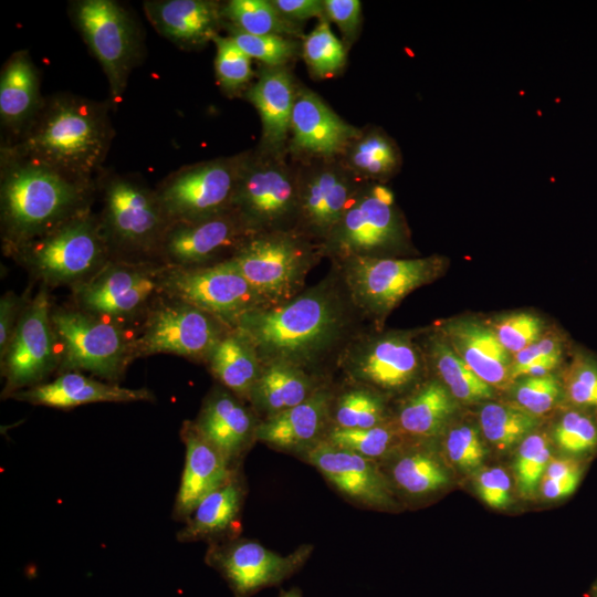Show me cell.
I'll return each instance as SVG.
<instances>
[{"instance_id":"6da1fadb","label":"cell","mask_w":597,"mask_h":597,"mask_svg":"<svg viewBox=\"0 0 597 597\" xmlns=\"http://www.w3.org/2000/svg\"><path fill=\"white\" fill-rule=\"evenodd\" d=\"M368 326L332 263L318 283L291 301L252 310L233 324L262 365L283 363L324 380H334L346 347Z\"/></svg>"},{"instance_id":"7a4b0ae2","label":"cell","mask_w":597,"mask_h":597,"mask_svg":"<svg viewBox=\"0 0 597 597\" xmlns=\"http://www.w3.org/2000/svg\"><path fill=\"white\" fill-rule=\"evenodd\" d=\"M111 125L97 103L71 95L44 102L9 156L87 185L105 158Z\"/></svg>"},{"instance_id":"3957f363","label":"cell","mask_w":597,"mask_h":597,"mask_svg":"<svg viewBox=\"0 0 597 597\" xmlns=\"http://www.w3.org/2000/svg\"><path fill=\"white\" fill-rule=\"evenodd\" d=\"M1 179V222L11 250L87 209L88 186L44 166L11 158Z\"/></svg>"},{"instance_id":"277c9868","label":"cell","mask_w":597,"mask_h":597,"mask_svg":"<svg viewBox=\"0 0 597 597\" xmlns=\"http://www.w3.org/2000/svg\"><path fill=\"white\" fill-rule=\"evenodd\" d=\"M323 259L413 258L417 251L394 191L367 182L328 238L320 245Z\"/></svg>"},{"instance_id":"5b68a950","label":"cell","mask_w":597,"mask_h":597,"mask_svg":"<svg viewBox=\"0 0 597 597\" xmlns=\"http://www.w3.org/2000/svg\"><path fill=\"white\" fill-rule=\"evenodd\" d=\"M11 252L48 287H74L111 261L102 222L88 209Z\"/></svg>"},{"instance_id":"8992f818","label":"cell","mask_w":597,"mask_h":597,"mask_svg":"<svg viewBox=\"0 0 597 597\" xmlns=\"http://www.w3.org/2000/svg\"><path fill=\"white\" fill-rule=\"evenodd\" d=\"M421 331L376 329L371 325L346 347L339 377L373 388L386 397L412 391L429 370Z\"/></svg>"},{"instance_id":"52a82bcc","label":"cell","mask_w":597,"mask_h":597,"mask_svg":"<svg viewBox=\"0 0 597 597\" xmlns=\"http://www.w3.org/2000/svg\"><path fill=\"white\" fill-rule=\"evenodd\" d=\"M367 322L384 329L389 314L415 290L438 280L448 260L433 254L413 258H349L332 261Z\"/></svg>"},{"instance_id":"ba28073f","label":"cell","mask_w":597,"mask_h":597,"mask_svg":"<svg viewBox=\"0 0 597 597\" xmlns=\"http://www.w3.org/2000/svg\"><path fill=\"white\" fill-rule=\"evenodd\" d=\"M323 259L320 245L296 230L254 233L230 259L269 306L298 295Z\"/></svg>"},{"instance_id":"9c48e42d","label":"cell","mask_w":597,"mask_h":597,"mask_svg":"<svg viewBox=\"0 0 597 597\" xmlns=\"http://www.w3.org/2000/svg\"><path fill=\"white\" fill-rule=\"evenodd\" d=\"M259 147L247 151L232 209L255 233L295 230L298 163Z\"/></svg>"},{"instance_id":"30bf717a","label":"cell","mask_w":597,"mask_h":597,"mask_svg":"<svg viewBox=\"0 0 597 597\" xmlns=\"http://www.w3.org/2000/svg\"><path fill=\"white\" fill-rule=\"evenodd\" d=\"M51 322L61 347L60 368L87 371L116 384L134 359L123 325L77 307H52Z\"/></svg>"},{"instance_id":"8fae6325","label":"cell","mask_w":597,"mask_h":597,"mask_svg":"<svg viewBox=\"0 0 597 597\" xmlns=\"http://www.w3.org/2000/svg\"><path fill=\"white\" fill-rule=\"evenodd\" d=\"M232 328L223 320L188 303L167 298L147 312L133 356L174 354L207 364L220 339Z\"/></svg>"},{"instance_id":"7c38bea8","label":"cell","mask_w":597,"mask_h":597,"mask_svg":"<svg viewBox=\"0 0 597 597\" xmlns=\"http://www.w3.org/2000/svg\"><path fill=\"white\" fill-rule=\"evenodd\" d=\"M161 294L206 311L231 326L243 314L269 306L231 260L197 268L165 264Z\"/></svg>"},{"instance_id":"4fadbf2b","label":"cell","mask_w":597,"mask_h":597,"mask_svg":"<svg viewBox=\"0 0 597 597\" xmlns=\"http://www.w3.org/2000/svg\"><path fill=\"white\" fill-rule=\"evenodd\" d=\"M165 264L109 261L90 280L73 287L76 307L124 326L149 311L161 293Z\"/></svg>"},{"instance_id":"5bb4252c","label":"cell","mask_w":597,"mask_h":597,"mask_svg":"<svg viewBox=\"0 0 597 597\" xmlns=\"http://www.w3.org/2000/svg\"><path fill=\"white\" fill-rule=\"evenodd\" d=\"M245 153L200 163L171 175L156 191L169 226L232 209Z\"/></svg>"},{"instance_id":"9a60e30c","label":"cell","mask_w":597,"mask_h":597,"mask_svg":"<svg viewBox=\"0 0 597 597\" xmlns=\"http://www.w3.org/2000/svg\"><path fill=\"white\" fill-rule=\"evenodd\" d=\"M168 227L156 191L122 177L107 182L102 228L111 250L134 256L156 254Z\"/></svg>"},{"instance_id":"2e32d148","label":"cell","mask_w":597,"mask_h":597,"mask_svg":"<svg viewBox=\"0 0 597 597\" xmlns=\"http://www.w3.org/2000/svg\"><path fill=\"white\" fill-rule=\"evenodd\" d=\"M72 15L84 41L102 65L114 98H119L137 63L140 40L128 12L113 0H81Z\"/></svg>"},{"instance_id":"e0dca14e","label":"cell","mask_w":597,"mask_h":597,"mask_svg":"<svg viewBox=\"0 0 597 597\" xmlns=\"http://www.w3.org/2000/svg\"><path fill=\"white\" fill-rule=\"evenodd\" d=\"M48 286L23 305L9 346L1 358L3 396L42 384L60 364L59 342L51 322Z\"/></svg>"},{"instance_id":"ac0fdd59","label":"cell","mask_w":597,"mask_h":597,"mask_svg":"<svg viewBox=\"0 0 597 597\" xmlns=\"http://www.w3.org/2000/svg\"><path fill=\"white\" fill-rule=\"evenodd\" d=\"M297 163L295 230L321 245L367 182L353 175L339 158Z\"/></svg>"},{"instance_id":"d6986e66","label":"cell","mask_w":597,"mask_h":597,"mask_svg":"<svg viewBox=\"0 0 597 597\" xmlns=\"http://www.w3.org/2000/svg\"><path fill=\"white\" fill-rule=\"evenodd\" d=\"M254 233L230 209L209 218L170 224L158 253L164 264L170 266L213 265L232 259Z\"/></svg>"},{"instance_id":"ffe728a7","label":"cell","mask_w":597,"mask_h":597,"mask_svg":"<svg viewBox=\"0 0 597 597\" xmlns=\"http://www.w3.org/2000/svg\"><path fill=\"white\" fill-rule=\"evenodd\" d=\"M362 129L339 117L316 93L297 86L287 154L296 161L341 158Z\"/></svg>"},{"instance_id":"44dd1931","label":"cell","mask_w":597,"mask_h":597,"mask_svg":"<svg viewBox=\"0 0 597 597\" xmlns=\"http://www.w3.org/2000/svg\"><path fill=\"white\" fill-rule=\"evenodd\" d=\"M311 552V546H302L290 555H281L258 542L241 540L214 548L209 553V559L237 597H249L291 577L304 565Z\"/></svg>"},{"instance_id":"7402d4cb","label":"cell","mask_w":597,"mask_h":597,"mask_svg":"<svg viewBox=\"0 0 597 597\" xmlns=\"http://www.w3.org/2000/svg\"><path fill=\"white\" fill-rule=\"evenodd\" d=\"M303 457L345 498L359 505L390 509V485L377 462L323 440Z\"/></svg>"},{"instance_id":"603a6c76","label":"cell","mask_w":597,"mask_h":597,"mask_svg":"<svg viewBox=\"0 0 597 597\" xmlns=\"http://www.w3.org/2000/svg\"><path fill=\"white\" fill-rule=\"evenodd\" d=\"M218 385L206 396L195 427L233 467L255 441L260 418L251 406ZM234 468V467H233Z\"/></svg>"},{"instance_id":"cb8c5ba5","label":"cell","mask_w":597,"mask_h":597,"mask_svg":"<svg viewBox=\"0 0 597 597\" xmlns=\"http://www.w3.org/2000/svg\"><path fill=\"white\" fill-rule=\"evenodd\" d=\"M334 380L305 401L260 420L255 441L281 451L306 453L323 441L332 426Z\"/></svg>"},{"instance_id":"d4e9b609","label":"cell","mask_w":597,"mask_h":597,"mask_svg":"<svg viewBox=\"0 0 597 597\" xmlns=\"http://www.w3.org/2000/svg\"><path fill=\"white\" fill-rule=\"evenodd\" d=\"M186 447L185 467L172 515L186 521L200 501L231 481L233 467L197 430L193 421H185L180 431Z\"/></svg>"},{"instance_id":"484cf974","label":"cell","mask_w":597,"mask_h":597,"mask_svg":"<svg viewBox=\"0 0 597 597\" xmlns=\"http://www.w3.org/2000/svg\"><path fill=\"white\" fill-rule=\"evenodd\" d=\"M458 356L484 383L504 387L511 381L512 355L489 324L472 317L452 318L434 326Z\"/></svg>"},{"instance_id":"4316f807","label":"cell","mask_w":597,"mask_h":597,"mask_svg":"<svg viewBox=\"0 0 597 597\" xmlns=\"http://www.w3.org/2000/svg\"><path fill=\"white\" fill-rule=\"evenodd\" d=\"M296 90L297 84L286 66L265 65L247 87L244 95L256 108L262 123L260 149L287 153Z\"/></svg>"},{"instance_id":"83f0119b","label":"cell","mask_w":597,"mask_h":597,"mask_svg":"<svg viewBox=\"0 0 597 597\" xmlns=\"http://www.w3.org/2000/svg\"><path fill=\"white\" fill-rule=\"evenodd\" d=\"M219 2L209 0H160L145 2L154 28L182 49H198L218 35L224 21Z\"/></svg>"},{"instance_id":"f1b7e54d","label":"cell","mask_w":597,"mask_h":597,"mask_svg":"<svg viewBox=\"0 0 597 597\" xmlns=\"http://www.w3.org/2000/svg\"><path fill=\"white\" fill-rule=\"evenodd\" d=\"M11 397L32 405L64 409L94 402L154 400L153 392L146 388H126L88 378L78 371H64L52 381L20 390Z\"/></svg>"},{"instance_id":"f546056e","label":"cell","mask_w":597,"mask_h":597,"mask_svg":"<svg viewBox=\"0 0 597 597\" xmlns=\"http://www.w3.org/2000/svg\"><path fill=\"white\" fill-rule=\"evenodd\" d=\"M332 381L287 364H263L248 402L262 420L305 401Z\"/></svg>"},{"instance_id":"4dcf8cb0","label":"cell","mask_w":597,"mask_h":597,"mask_svg":"<svg viewBox=\"0 0 597 597\" xmlns=\"http://www.w3.org/2000/svg\"><path fill=\"white\" fill-rule=\"evenodd\" d=\"M455 410V399L437 378H427L406 398L392 418L404 436L432 438L439 434Z\"/></svg>"},{"instance_id":"1f68e13d","label":"cell","mask_w":597,"mask_h":597,"mask_svg":"<svg viewBox=\"0 0 597 597\" xmlns=\"http://www.w3.org/2000/svg\"><path fill=\"white\" fill-rule=\"evenodd\" d=\"M39 77L25 52L13 54L0 77V117L15 133L23 132L40 108Z\"/></svg>"},{"instance_id":"d6a6232c","label":"cell","mask_w":597,"mask_h":597,"mask_svg":"<svg viewBox=\"0 0 597 597\" xmlns=\"http://www.w3.org/2000/svg\"><path fill=\"white\" fill-rule=\"evenodd\" d=\"M206 365L219 385L247 402L262 370L253 344L233 326L217 344Z\"/></svg>"},{"instance_id":"836d02e7","label":"cell","mask_w":597,"mask_h":597,"mask_svg":"<svg viewBox=\"0 0 597 597\" xmlns=\"http://www.w3.org/2000/svg\"><path fill=\"white\" fill-rule=\"evenodd\" d=\"M420 343L428 368L455 400L476 402L493 396L492 387L472 371L436 327L421 331Z\"/></svg>"},{"instance_id":"e575fe53","label":"cell","mask_w":597,"mask_h":597,"mask_svg":"<svg viewBox=\"0 0 597 597\" xmlns=\"http://www.w3.org/2000/svg\"><path fill=\"white\" fill-rule=\"evenodd\" d=\"M346 168L365 182L386 184L402 165L397 143L380 127L362 129V134L339 158Z\"/></svg>"},{"instance_id":"d590c367","label":"cell","mask_w":597,"mask_h":597,"mask_svg":"<svg viewBox=\"0 0 597 597\" xmlns=\"http://www.w3.org/2000/svg\"><path fill=\"white\" fill-rule=\"evenodd\" d=\"M243 490L234 476L223 486L205 496L191 515L186 520L185 527L179 532L178 540L192 542L210 538L231 528L240 513Z\"/></svg>"},{"instance_id":"8d00e7d4","label":"cell","mask_w":597,"mask_h":597,"mask_svg":"<svg viewBox=\"0 0 597 597\" xmlns=\"http://www.w3.org/2000/svg\"><path fill=\"white\" fill-rule=\"evenodd\" d=\"M333 385L332 426L364 429L392 419L387 411V397L379 391L343 378Z\"/></svg>"},{"instance_id":"74e56055","label":"cell","mask_w":597,"mask_h":597,"mask_svg":"<svg viewBox=\"0 0 597 597\" xmlns=\"http://www.w3.org/2000/svg\"><path fill=\"white\" fill-rule=\"evenodd\" d=\"M224 27L252 35L303 36L300 23L284 18L271 0H230L221 6Z\"/></svg>"},{"instance_id":"f35d334b","label":"cell","mask_w":597,"mask_h":597,"mask_svg":"<svg viewBox=\"0 0 597 597\" xmlns=\"http://www.w3.org/2000/svg\"><path fill=\"white\" fill-rule=\"evenodd\" d=\"M390 474L396 485L410 495H426L449 483V475L429 451L415 449L397 455Z\"/></svg>"},{"instance_id":"ab89813d","label":"cell","mask_w":597,"mask_h":597,"mask_svg":"<svg viewBox=\"0 0 597 597\" xmlns=\"http://www.w3.org/2000/svg\"><path fill=\"white\" fill-rule=\"evenodd\" d=\"M479 423L490 443L506 450L527 437L537 427L538 418L519 406L488 402L480 409Z\"/></svg>"},{"instance_id":"60d3db41","label":"cell","mask_w":597,"mask_h":597,"mask_svg":"<svg viewBox=\"0 0 597 597\" xmlns=\"http://www.w3.org/2000/svg\"><path fill=\"white\" fill-rule=\"evenodd\" d=\"M404 434L391 419L379 426L348 429L331 426L325 441L377 462L391 454L400 444Z\"/></svg>"},{"instance_id":"b9f144b4","label":"cell","mask_w":597,"mask_h":597,"mask_svg":"<svg viewBox=\"0 0 597 597\" xmlns=\"http://www.w3.org/2000/svg\"><path fill=\"white\" fill-rule=\"evenodd\" d=\"M302 56L315 77L336 75L346 62V49L332 32L328 20L321 19L311 33L304 36Z\"/></svg>"},{"instance_id":"7bdbcfd3","label":"cell","mask_w":597,"mask_h":597,"mask_svg":"<svg viewBox=\"0 0 597 597\" xmlns=\"http://www.w3.org/2000/svg\"><path fill=\"white\" fill-rule=\"evenodd\" d=\"M548 439L544 433H530L517 449L514 470L519 491L523 495L535 493L551 458Z\"/></svg>"},{"instance_id":"ee69618b","label":"cell","mask_w":597,"mask_h":597,"mask_svg":"<svg viewBox=\"0 0 597 597\" xmlns=\"http://www.w3.org/2000/svg\"><path fill=\"white\" fill-rule=\"evenodd\" d=\"M212 42L216 45V76L228 94H237L250 86L254 75L251 69V57L247 55L229 36L217 35Z\"/></svg>"},{"instance_id":"f6af8a7d","label":"cell","mask_w":597,"mask_h":597,"mask_svg":"<svg viewBox=\"0 0 597 597\" xmlns=\"http://www.w3.org/2000/svg\"><path fill=\"white\" fill-rule=\"evenodd\" d=\"M227 28L229 38L251 59L259 60L265 66H286L296 57L298 43L296 39L281 35H252Z\"/></svg>"},{"instance_id":"bcb514c9","label":"cell","mask_w":597,"mask_h":597,"mask_svg":"<svg viewBox=\"0 0 597 597\" xmlns=\"http://www.w3.org/2000/svg\"><path fill=\"white\" fill-rule=\"evenodd\" d=\"M502 346L513 356L544 335V322L530 312H513L488 323Z\"/></svg>"},{"instance_id":"7dc6e473","label":"cell","mask_w":597,"mask_h":597,"mask_svg":"<svg viewBox=\"0 0 597 597\" xmlns=\"http://www.w3.org/2000/svg\"><path fill=\"white\" fill-rule=\"evenodd\" d=\"M557 446L565 452L579 454L597 447V423L580 410L566 411L554 429Z\"/></svg>"},{"instance_id":"c3c4849f","label":"cell","mask_w":597,"mask_h":597,"mask_svg":"<svg viewBox=\"0 0 597 597\" xmlns=\"http://www.w3.org/2000/svg\"><path fill=\"white\" fill-rule=\"evenodd\" d=\"M564 387L568 399L576 406L597 408V360L577 353L565 374Z\"/></svg>"},{"instance_id":"681fc988","label":"cell","mask_w":597,"mask_h":597,"mask_svg":"<svg viewBox=\"0 0 597 597\" xmlns=\"http://www.w3.org/2000/svg\"><path fill=\"white\" fill-rule=\"evenodd\" d=\"M559 395L561 384L552 373L522 377L514 390L517 406L537 417L548 412Z\"/></svg>"},{"instance_id":"f907efd6","label":"cell","mask_w":597,"mask_h":597,"mask_svg":"<svg viewBox=\"0 0 597 597\" xmlns=\"http://www.w3.org/2000/svg\"><path fill=\"white\" fill-rule=\"evenodd\" d=\"M450 461L463 470H472L481 465L485 449L476 428L462 425L452 428L444 441Z\"/></svg>"},{"instance_id":"816d5d0a","label":"cell","mask_w":597,"mask_h":597,"mask_svg":"<svg viewBox=\"0 0 597 597\" xmlns=\"http://www.w3.org/2000/svg\"><path fill=\"white\" fill-rule=\"evenodd\" d=\"M563 342L556 334H544L533 344L512 356L511 381L523 377L531 366L563 359Z\"/></svg>"},{"instance_id":"f5cc1de1","label":"cell","mask_w":597,"mask_h":597,"mask_svg":"<svg viewBox=\"0 0 597 597\" xmlns=\"http://www.w3.org/2000/svg\"><path fill=\"white\" fill-rule=\"evenodd\" d=\"M325 19L334 22L344 39L352 44L362 23V3L358 0H324Z\"/></svg>"},{"instance_id":"db71d44e","label":"cell","mask_w":597,"mask_h":597,"mask_svg":"<svg viewBox=\"0 0 597 597\" xmlns=\"http://www.w3.org/2000/svg\"><path fill=\"white\" fill-rule=\"evenodd\" d=\"M476 492L482 501L493 507L503 509L511 502V480L501 468L483 470L476 481Z\"/></svg>"},{"instance_id":"11a10c76","label":"cell","mask_w":597,"mask_h":597,"mask_svg":"<svg viewBox=\"0 0 597 597\" xmlns=\"http://www.w3.org/2000/svg\"><path fill=\"white\" fill-rule=\"evenodd\" d=\"M22 307L20 297L12 292L6 293L0 298V358L9 346Z\"/></svg>"},{"instance_id":"9f6ffc18","label":"cell","mask_w":597,"mask_h":597,"mask_svg":"<svg viewBox=\"0 0 597 597\" xmlns=\"http://www.w3.org/2000/svg\"><path fill=\"white\" fill-rule=\"evenodd\" d=\"M286 19L300 23L310 18L325 19L324 0H271Z\"/></svg>"},{"instance_id":"6f0895ef","label":"cell","mask_w":597,"mask_h":597,"mask_svg":"<svg viewBox=\"0 0 597 597\" xmlns=\"http://www.w3.org/2000/svg\"><path fill=\"white\" fill-rule=\"evenodd\" d=\"M580 475L566 479H542V493L548 500H557L572 494L579 482Z\"/></svg>"},{"instance_id":"680465c9","label":"cell","mask_w":597,"mask_h":597,"mask_svg":"<svg viewBox=\"0 0 597 597\" xmlns=\"http://www.w3.org/2000/svg\"><path fill=\"white\" fill-rule=\"evenodd\" d=\"M575 475H580L579 465L569 459H551L544 476L548 479H566Z\"/></svg>"},{"instance_id":"91938a15","label":"cell","mask_w":597,"mask_h":597,"mask_svg":"<svg viewBox=\"0 0 597 597\" xmlns=\"http://www.w3.org/2000/svg\"><path fill=\"white\" fill-rule=\"evenodd\" d=\"M279 597H302V591L298 587H292L289 590H282Z\"/></svg>"},{"instance_id":"94428289","label":"cell","mask_w":597,"mask_h":597,"mask_svg":"<svg viewBox=\"0 0 597 597\" xmlns=\"http://www.w3.org/2000/svg\"><path fill=\"white\" fill-rule=\"evenodd\" d=\"M591 597H597V584H596L595 587H594Z\"/></svg>"}]
</instances>
